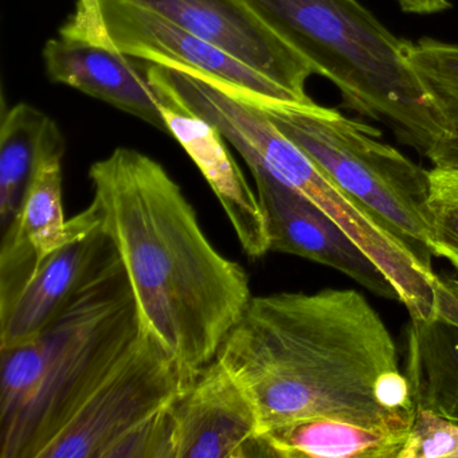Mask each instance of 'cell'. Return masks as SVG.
<instances>
[{
  "instance_id": "1",
  "label": "cell",
  "mask_w": 458,
  "mask_h": 458,
  "mask_svg": "<svg viewBox=\"0 0 458 458\" xmlns=\"http://www.w3.org/2000/svg\"><path fill=\"white\" fill-rule=\"evenodd\" d=\"M216 359L254 404L261 433L304 418L411 428L394 337L355 289L251 299Z\"/></svg>"
},
{
  "instance_id": "2",
  "label": "cell",
  "mask_w": 458,
  "mask_h": 458,
  "mask_svg": "<svg viewBox=\"0 0 458 458\" xmlns=\"http://www.w3.org/2000/svg\"><path fill=\"white\" fill-rule=\"evenodd\" d=\"M89 181L141 332L189 369L211 363L253 299L248 273L213 245L148 155L119 147L90 165Z\"/></svg>"
},
{
  "instance_id": "3",
  "label": "cell",
  "mask_w": 458,
  "mask_h": 458,
  "mask_svg": "<svg viewBox=\"0 0 458 458\" xmlns=\"http://www.w3.org/2000/svg\"><path fill=\"white\" fill-rule=\"evenodd\" d=\"M140 334L117 259L38 335L0 350V457H38Z\"/></svg>"
},
{
  "instance_id": "4",
  "label": "cell",
  "mask_w": 458,
  "mask_h": 458,
  "mask_svg": "<svg viewBox=\"0 0 458 458\" xmlns=\"http://www.w3.org/2000/svg\"><path fill=\"white\" fill-rule=\"evenodd\" d=\"M328 79L348 108L387 125L428 157L446 120L407 60L410 42L385 28L359 0H241Z\"/></svg>"
},
{
  "instance_id": "5",
  "label": "cell",
  "mask_w": 458,
  "mask_h": 458,
  "mask_svg": "<svg viewBox=\"0 0 458 458\" xmlns=\"http://www.w3.org/2000/svg\"><path fill=\"white\" fill-rule=\"evenodd\" d=\"M340 189L431 267L430 175L366 123L318 104L257 103Z\"/></svg>"
},
{
  "instance_id": "6",
  "label": "cell",
  "mask_w": 458,
  "mask_h": 458,
  "mask_svg": "<svg viewBox=\"0 0 458 458\" xmlns=\"http://www.w3.org/2000/svg\"><path fill=\"white\" fill-rule=\"evenodd\" d=\"M198 369L141 332L37 458H165L167 414Z\"/></svg>"
},
{
  "instance_id": "7",
  "label": "cell",
  "mask_w": 458,
  "mask_h": 458,
  "mask_svg": "<svg viewBox=\"0 0 458 458\" xmlns=\"http://www.w3.org/2000/svg\"><path fill=\"white\" fill-rule=\"evenodd\" d=\"M60 36L104 45L147 63L195 72L256 103L302 104L224 50L128 0H77Z\"/></svg>"
},
{
  "instance_id": "8",
  "label": "cell",
  "mask_w": 458,
  "mask_h": 458,
  "mask_svg": "<svg viewBox=\"0 0 458 458\" xmlns=\"http://www.w3.org/2000/svg\"><path fill=\"white\" fill-rule=\"evenodd\" d=\"M119 259L95 202L72 218V234L0 297V350L38 335L82 289Z\"/></svg>"
},
{
  "instance_id": "9",
  "label": "cell",
  "mask_w": 458,
  "mask_h": 458,
  "mask_svg": "<svg viewBox=\"0 0 458 458\" xmlns=\"http://www.w3.org/2000/svg\"><path fill=\"white\" fill-rule=\"evenodd\" d=\"M168 458H256L261 423L224 364L198 369L168 410Z\"/></svg>"
},
{
  "instance_id": "10",
  "label": "cell",
  "mask_w": 458,
  "mask_h": 458,
  "mask_svg": "<svg viewBox=\"0 0 458 458\" xmlns=\"http://www.w3.org/2000/svg\"><path fill=\"white\" fill-rule=\"evenodd\" d=\"M181 26L264 74L300 103H312L305 84L312 66L241 0H128Z\"/></svg>"
},
{
  "instance_id": "11",
  "label": "cell",
  "mask_w": 458,
  "mask_h": 458,
  "mask_svg": "<svg viewBox=\"0 0 458 458\" xmlns=\"http://www.w3.org/2000/svg\"><path fill=\"white\" fill-rule=\"evenodd\" d=\"M267 219L270 251L332 267L385 299L399 301L387 276L320 208L277 179L251 173Z\"/></svg>"
},
{
  "instance_id": "12",
  "label": "cell",
  "mask_w": 458,
  "mask_h": 458,
  "mask_svg": "<svg viewBox=\"0 0 458 458\" xmlns=\"http://www.w3.org/2000/svg\"><path fill=\"white\" fill-rule=\"evenodd\" d=\"M162 116L170 133L192 162L221 203L246 256L262 259L270 251L267 219L256 190L251 189L216 125L184 109L159 92Z\"/></svg>"
},
{
  "instance_id": "13",
  "label": "cell",
  "mask_w": 458,
  "mask_h": 458,
  "mask_svg": "<svg viewBox=\"0 0 458 458\" xmlns=\"http://www.w3.org/2000/svg\"><path fill=\"white\" fill-rule=\"evenodd\" d=\"M131 58L104 45L61 36L44 47L45 68L53 82L74 88L167 132L163 98L149 82L146 66L140 68Z\"/></svg>"
},
{
  "instance_id": "14",
  "label": "cell",
  "mask_w": 458,
  "mask_h": 458,
  "mask_svg": "<svg viewBox=\"0 0 458 458\" xmlns=\"http://www.w3.org/2000/svg\"><path fill=\"white\" fill-rule=\"evenodd\" d=\"M63 159L41 163L14 224L2 234L0 297L12 293L37 264L60 249L72 234L63 206Z\"/></svg>"
},
{
  "instance_id": "15",
  "label": "cell",
  "mask_w": 458,
  "mask_h": 458,
  "mask_svg": "<svg viewBox=\"0 0 458 458\" xmlns=\"http://www.w3.org/2000/svg\"><path fill=\"white\" fill-rule=\"evenodd\" d=\"M409 431L335 418H304L262 431L259 457L399 458Z\"/></svg>"
},
{
  "instance_id": "16",
  "label": "cell",
  "mask_w": 458,
  "mask_h": 458,
  "mask_svg": "<svg viewBox=\"0 0 458 458\" xmlns=\"http://www.w3.org/2000/svg\"><path fill=\"white\" fill-rule=\"evenodd\" d=\"M65 155L57 123L26 103L4 114L0 127V225L14 224L29 186L42 162Z\"/></svg>"
},
{
  "instance_id": "17",
  "label": "cell",
  "mask_w": 458,
  "mask_h": 458,
  "mask_svg": "<svg viewBox=\"0 0 458 458\" xmlns=\"http://www.w3.org/2000/svg\"><path fill=\"white\" fill-rule=\"evenodd\" d=\"M406 340L404 374L415 409L458 420V327L411 320Z\"/></svg>"
},
{
  "instance_id": "18",
  "label": "cell",
  "mask_w": 458,
  "mask_h": 458,
  "mask_svg": "<svg viewBox=\"0 0 458 458\" xmlns=\"http://www.w3.org/2000/svg\"><path fill=\"white\" fill-rule=\"evenodd\" d=\"M407 60L447 125L458 123V45L430 38L410 42Z\"/></svg>"
},
{
  "instance_id": "19",
  "label": "cell",
  "mask_w": 458,
  "mask_h": 458,
  "mask_svg": "<svg viewBox=\"0 0 458 458\" xmlns=\"http://www.w3.org/2000/svg\"><path fill=\"white\" fill-rule=\"evenodd\" d=\"M399 458H458V420L415 409Z\"/></svg>"
},
{
  "instance_id": "20",
  "label": "cell",
  "mask_w": 458,
  "mask_h": 458,
  "mask_svg": "<svg viewBox=\"0 0 458 458\" xmlns=\"http://www.w3.org/2000/svg\"><path fill=\"white\" fill-rule=\"evenodd\" d=\"M430 210L431 251L449 261L458 257V205L430 202Z\"/></svg>"
},
{
  "instance_id": "21",
  "label": "cell",
  "mask_w": 458,
  "mask_h": 458,
  "mask_svg": "<svg viewBox=\"0 0 458 458\" xmlns=\"http://www.w3.org/2000/svg\"><path fill=\"white\" fill-rule=\"evenodd\" d=\"M426 157L434 170L458 173V123L447 128Z\"/></svg>"
},
{
  "instance_id": "22",
  "label": "cell",
  "mask_w": 458,
  "mask_h": 458,
  "mask_svg": "<svg viewBox=\"0 0 458 458\" xmlns=\"http://www.w3.org/2000/svg\"><path fill=\"white\" fill-rule=\"evenodd\" d=\"M430 175V202L458 205V173L428 171Z\"/></svg>"
},
{
  "instance_id": "23",
  "label": "cell",
  "mask_w": 458,
  "mask_h": 458,
  "mask_svg": "<svg viewBox=\"0 0 458 458\" xmlns=\"http://www.w3.org/2000/svg\"><path fill=\"white\" fill-rule=\"evenodd\" d=\"M407 14L431 15L452 9L449 0H396Z\"/></svg>"
},
{
  "instance_id": "24",
  "label": "cell",
  "mask_w": 458,
  "mask_h": 458,
  "mask_svg": "<svg viewBox=\"0 0 458 458\" xmlns=\"http://www.w3.org/2000/svg\"><path fill=\"white\" fill-rule=\"evenodd\" d=\"M439 283L458 299V278L453 277H438Z\"/></svg>"
},
{
  "instance_id": "25",
  "label": "cell",
  "mask_w": 458,
  "mask_h": 458,
  "mask_svg": "<svg viewBox=\"0 0 458 458\" xmlns=\"http://www.w3.org/2000/svg\"><path fill=\"white\" fill-rule=\"evenodd\" d=\"M449 262H450V264L453 265V267H455V269L458 270V257H454V259H450Z\"/></svg>"
}]
</instances>
